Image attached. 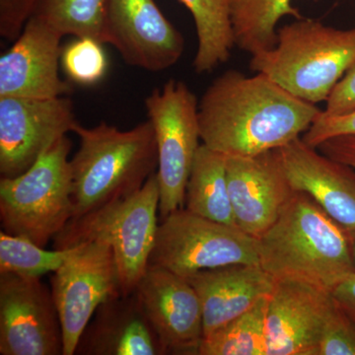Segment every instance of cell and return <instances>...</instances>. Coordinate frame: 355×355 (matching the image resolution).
<instances>
[{
    "mask_svg": "<svg viewBox=\"0 0 355 355\" xmlns=\"http://www.w3.org/2000/svg\"><path fill=\"white\" fill-rule=\"evenodd\" d=\"M322 110L287 92L266 74L223 72L198 102L202 144L231 157H249L303 135Z\"/></svg>",
    "mask_w": 355,
    "mask_h": 355,
    "instance_id": "cell-1",
    "label": "cell"
},
{
    "mask_svg": "<svg viewBox=\"0 0 355 355\" xmlns=\"http://www.w3.org/2000/svg\"><path fill=\"white\" fill-rule=\"evenodd\" d=\"M258 254L273 279L302 280L330 291L355 272L349 232L303 191H294L258 238Z\"/></svg>",
    "mask_w": 355,
    "mask_h": 355,
    "instance_id": "cell-2",
    "label": "cell"
},
{
    "mask_svg": "<svg viewBox=\"0 0 355 355\" xmlns=\"http://www.w3.org/2000/svg\"><path fill=\"white\" fill-rule=\"evenodd\" d=\"M72 132L79 137L70 160L72 219L133 195L156 173L157 144L149 120L128 130L105 121L93 128L78 123Z\"/></svg>",
    "mask_w": 355,
    "mask_h": 355,
    "instance_id": "cell-3",
    "label": "cell"
},
{
    "mask_svg": "<svg viewBox=\"0 0 355 355\" xmlns=\"http://www.w3.org/2000/svg\"><path fill=\"white\" fill-rule=\"evenodd\" d=\"M355 62V28L302 18L277 29V44L252 55L249 67L311 104L326 102Z\"/></svg>",
    "mask_w": 355,
    "mask_h": 355,
    "instance_id": "cell-4",
    "label": "cell"
},
{
    "mask_svg": "<svg viewBox=\"0 0 355 355\" xmlns=\"http://www.w3.org/2000/svg\"><path fill=\"white\" fill-rule=\"evenodd\" d=\"M160 186L157 173L132 196L72 219L55 238L53 249L103 241L113 249L121 295H130L148 268L157 234Z\"/></svg>",
    "mask_w": 355,
    "mask_h": 355,
    "instance_id": "cell-5",
    "label": "cell"
},
{
    "mask_svg": "<svg viewBox=\"0 0 355 355\" xmlns=\"http://www.w3.org/2000/svg\"><path fill=\"white\" fill-rule=\"evenodd\" d=\"M67 135L24 173L0 179V221L4 232L46 247L73 217Z\"/></svg>",
    "mask_w": 355,
    "mask_h": 355,
    "instance_id": "cell-6",
    "label": "cell"
},
{
    "mask_svg": "<svg viewBox=\"0 0 355 355\" xmlns=\"http://www.w3.org/2000/svg\"><path fill=\"white\" fill-rule=\"evenodd\" d=\"M235 263H260L258 239L182 207L161 219L148 266L188 277Z\"/></svg>",
    "mask_w": 355,
    "mask_h": 355,
    "instance_id": "cell-7",
    "label": "cell"
},
{
    "mask_svg": "<svg viewBox=\"0 0 355 355\" xmlns=\"http://www.w3.org/2000/svg\"><path fill=\"white\" fill-rule=\"evenodd\" d=\"M158 151L161 219L184 207L187 184L200 139L198 101L186 83L169 79L147 96Z\"/></svg>",
    "mask_w": 355,
    "mask_h": 355,
    "instance_id": "cell-8",
    "label": "cell"
},
{
    "mask_svg": "<svg viewBox=\"0 0 355 355\" xmlns=\"http://www.w3.org/2000/svg\"><path fill=\"white\" fill-rule=\"evenodd\" d=\"M71 248L69 256L51 277L64 355L76 354L83 331L99 306L121 295L113 249L108 243L86 241Z\"/></svg>",
    "mask_w": 355,
    "mask_h": 355,
    "instance_id": "cell-9",
    "label": "cell"
},
{
    "mask_svg": "<svg viewBox=\"0 0 355 355\" xmlns=\"http://www.w3.org/2000/svg\"><path fill=\"white\" fill-rule=\"evenodd\" d=\"M78 123L69 98L0 97V175L19 176Z\"/></svg>",
    "mask_w": 355,
    "mask_h": 355,
    "instance_id": "cell-10",
    "label": "cell"
},
{
    "mask_svg": "<svg viewBox=\"0 0 355 355\" xmlns=\"http://www.w3.org/2000/svg\"><path fill=\"white\" fill-rule=\"evenodd\" d=\"M0 354L64 355L53 294L40 279L0 273Z\"/></svg>",
    "mask_w": 355,
    "mask_h": 355,
    "instance_id": "cell-11",
    "label": "cell"
},
{
    "mask_svg": "<svg viewBox=\"0 0 355 355\" xmlns=\"http://www.w3.org/2000/svg\"><path fill=\"white\" fill-rule=\"evenodd\" d=\"M104 34L128 65L147 71L170 69L184 51L183 35L154 0H107Z\"/></svg>",
    "mask_w": 355,
    "mask_h": 355,
    "instance_id": "cell-12",
    "label": "cell"
},
{
    "mask_svg": "<svg viewBox=\"0 0 355 355\" xmlns=\"http://www.w3.org/2000/svg\"><path fill=\"white\" fill-rule=\"evenodd\" d=\"M133 293L165 354L198 355L203 338L202 307L186 277L148 266Z\"/></svg>",
    "mask_w": 355,
    "mask_h": 355,
    "instance_id": "cell-13",
    "label": "cell"
},
{
    "mask_svg": "<svg viewBox=\"0 0 355 355\" xmlns=\"http://www.w3.org/2000/svg\"><path fill=\"white\" fill-rule=\"evenodd\" d=\"M338 302L328 289L275 279L266 311L268 355H316Z\"/></svg>",
    "mask_w": 355,
    "mask_h": 355,
    "instance_id": "cell-14",
    "label": "cell"
},
{
    "mask_svg": "<svg viewBox=\"0 0 355 355\" xmlns=\"http://www.w3.org/2000/svg\"><path fill=\"white\" fill-rule=\"evenodd\" d=\"M229 197L236 226L258 239L294 193L279 149L249 157L226 156Z\"/></svg>",
    "mask_w": 355,
    "mask_h": 355,
    "instance_id": "cell-15",
    "label": "cell"
},
{
    "mask_svg": "<svg viewBox=\"0 0 355 355\" xmlns=\"http://www.w3.org/2000/svg\"><path fill=\"white\" fill-rule=\"evenodd\" d=\"M62 35L31 16L0 58V97L51 99L69 94L71 87L58 73Z\"/></svg>",
    "mask_w": 355,
    "mask_h": 355,
    "instance_id": "cell-16",
    "label": "cell"
},
{
    "mask_svg": "<svg viewBox=\"0 0 355 355\" xmlns=\"http://www.w3.org/2000/svg\"><path fill=\"white\" fill-rule=\"evenodd\" d=\"M292 189L308 193L343 229L355 233V169L301 137L279 148Z\"/></svg>",
    "mask_w": 355,
    "mask_h": 355,
    "instance_id": "cell-17",
    "label": "cell"
},
{
    "mask_svg": "<svg viewBox=\"0 0 355 355\" xmlns=\"http://www.w3.org/2000/svg\"><path fill=\"white\" fill-rule=\"evenodd\" d=\"M202 303L203 338L268 297L275 279L260 263H235L186 277Z\"/></svg>",
    "mask_w": 355,
    "mask_h": 355,
    "instance_id": "cell-18",
    "label": "cell"
},
{
    "mask_svg": "<svg viewBox=\"0 0 355 355\" xmlns=\"http://www.w3.org/2000/svg\"><path fill=\"white\" fill-rule=\"evenodd\" d=\"M93 317L76 354L165 355L135 293L105 301Z\"/></svg>",
    "mask_w": 355,
    "mask_h": 355,
    "instance_id": "cell-19",
    "label": "cell"
},
{
    "mask_svg": "<svg viewBox=\"0 0 355 355\" xmlns=\"http://www.w3.org/2000/svg\"><path fill=\"white\" fill-rule=\"evenodd\" d=\"M226 160L223 154L200 144L187 184L184 207L210 220L236 226L229 197Z\"/></svg>",
    "mask_w": 355,
    "mask_h": 355,
    "instance_id": "cell-20",
    "label": "cell"
},
{
    "mask_svg": "<svg viewBox=\"0 0 355 355\" xmlns=\"http://www.w3.org/2000/svg\"><path fill=\"white\" fill-rule=\"evenodd\" d=\"M292 0H229L234 44L253 55L277 44V24L284 16L302 19Z\"/></svg>",
    "mask_w": 355,
    "mask_h": 355,
    "instance_id": "cell-21",
    "label": "cell"
},
{
    "mask_svg": "<svg viewBox=\"0 0 355 355\" xmlns=\"http://www.w3.org/2000/svg\"><path fill=\"white\" fill-rule=\"evenodd\" d=\"M190 11L198 35L193 67L198 74L227 62L234 44L229 0H179Z\"/></svg>",
    "mask_w": 355,
    "mask_h": 355,
    "instance_id": "cell-22",
    "label": "cell"
},
{
    "mask_svg": "<svg viewBox=\"0 0 355 355\" xmlns=\"http://www.w3.org/2000/svg\"><path fill=\"white\" fill-rule=\"evenodd\" d=\"M270 296L205 336L198 355H268L266 311Z\"/></svg>",
    "mask_w": 355,
    "mask_h": 355,
    "instance_id": "cell-23",
    "label": "cell"
},
{
    "mask_svg": "<svg viewBox=\"0 0 355 355\" xmlns=\"http://www.w3.org/2000/svg\"><path fill=\"white\" fill-rule=\"evenodd\" d=\"M107 0H38L32 16L48 23L62 36L92 38L105 43Z\"/></svg>",
    "mask_w": 355,
    "mask_h": 355,
    "instance_id": "cell-24",
    "label": "cell"
},
{
    "mask_svg": "<svg viewBox=\"0 0 355 355\" xmlns=\"http://www.w3.org/2000/svg\"><path fill=\"white\" fill-rule=\"evenodd\" d=\"M69 249L46 250L31 240L0 232V273H14L20 277L41 279L57 272L69 256Z\"/></svg>",
    "mask_w": 355,
    "mask_h": 355,
    "instance_id": "cell-25",
    "label": "cell"
},
{
    "mask_svg": "<svg viewBox=\"0 0 355 355\" xmlns=\"http://www.w3.org/2000/svg\"><path fill=\"white\" fill-rule=\"evenodd\" d=\"M62 69L70 80L79 85L99 83L108 69V58L102 43L92 38H76L62 53Z\"/></svg>",
    "mask_w": 355,
    "mask_h": 355,
    "instance_id": "cell-26",
    "label": "cell"
},
{
    "mask_svg": "<svg viewBox=\"0 0 355 355\" xmlns=\"http://www.w3.org/2000/svg\"><path fill=\"white\" fill-rule=\"evenodd\" d=\"M316 355H355V318L338 303L324 329Z\"/></svg>",
    "mask_w": 355,
    "mask_h": 355,
    "instance_id": "cell-27",
    "label": "cell"
},
{
    "mask_svg": "<svg viewBox=\"0 0 355 355\" xmlns=\"http://www.w3.org/2000/svg\"><path fill=\"white\" fill-rule=\"evenodd\" d=\"M345 135H355V109L340 114L322 111L301 139L308 146L317 148L324 140Z\"/></svg>",
    "mask_w": 355,
    "mask_h": 355,
    "instance_id": "cell-28",
    "label": "cell"
},
{
    "mask_svg": "<svg viewBox=\"0 0 355 355\" xmlns=\"http://www.w3.org/2000/svg\"><path fill=\"white\" fill-rule=\"evenodd\" d=\"M38 0H0V35L15 41L34 12Z\"/></svg>",
    "mask_w": 355,
    "mask_h": 355,
    "instance_id": "cell-29",
    "label": "cell"
},
{
    "mask_svg": "<svg viewBox=\"0 0 355 355\" xmlns=\"http://www.w3.org/2000/svg\"><path fill=\"white\" fill-rule=\"evenodd\" d=\"M355 109V62L336 84L326 101L324 113L340 114Z\"/></svg>",
    "mask_w": 355,
    "mask_h": 355,
    "instance_id": "cell-30",
    "label": "cell"
},
{
    "mask_svg": "<svg viewBox=\"0 0 355 355\" xmlns=\"http://www.w3.org/2000/svg\"><path fill=\"white\" fill-rule=\"evenodd\" d=\"M320 153L355 169V135H338L324 140L317 147Z\"/></svg>",
    "mask_w": 355,
    "mask_h": 355,
    "instance_id": "cell-31",
    "label": "cell"
},
{
    "mask_svg": "<svg viewBox=\"0 0 355 355\" xmlns=\"http://www.w3.org/2000/svg\"><path fill=\"white\" fill-rule=\"evenodd\" d=\"M331 292L336 302L355 318V272L338 282Z\"/></svg>",
    "mask_w": 355,
    "mask_h": 355,
    "instance_id": "cell-32",
    "label": "cell"
},
{
    "mask_svg": "<svg viewBox=\"0 0 355 355\" xmlns=\"http://www.w3.org/2000/svg\"><path fill=\"white\" fill-rule=\"evenodd\" d=\"M350 237V243H352V257H354L355 265V233H349Z\"/></svg>",
    "mask_w": 355,
    "mask_h": 355,
    "instance_id": "cell-33",
    "label": "cell"
}]
</instances>
